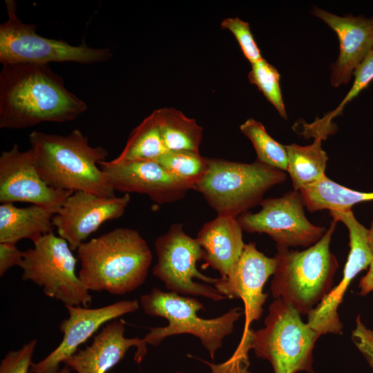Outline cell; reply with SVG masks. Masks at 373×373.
<instances>
[{
	"mask_svg": "<svg viewBox=\"0 0 373 373\" xmlns=\"http://www.w3.org/2000/svg\"><path fill=\"white\" fill-rule=\"evenodd\" d=\"M49 64L3 65L0 72V128L21 129L42 122L63 123L87 110Z\"/></svg>",
	"mask_w": 373,
	"mask_h": 373,
	"instance_id": "cell-1",
	"label": "cell"
},
{
	"mask_svg": "<svg viewBox=\"0 0 373 373\" xmlns=\"http://www.w3.org/2000/svg\"><path fill=\"white\" fill-rule=\"evenodd\" d=\"M78 276L90 291L123 295L142 285L152 262L151 249L140 233L117 228L83 242L77 249Z\"/></svg>",
	"mask_w": 373,
	"mask_h": 373,
	"instance_id": "cell-2",
	"label": "cell"
},
{
	"mask_svg": "<svg viewBox=\"0 0 373 373\" xmlns=\"http://www.w3.org/2000/svg\"><path fill=\"white\" fill-rule=\"evenodd\" d=\"M37 170L50 187L61 191H86L102 197L115 196L99 163L108 151L89 144L78 129L66 135L32 131L29 134Z\"/></svg>",
	"mask_w": 373,
	"mask_h": 373,
	"instance_id": "cell-3",
	"label": "cell"
},
{
	"mask_svg": "<svg viewBox=\"0 0 373 373\" xmlns=\"http://www.w3.org/2000/svg\"><path fill=\"white\" fill-rule=\"evenodd\" d=\"M336 227L333 220L323 237L303 251L277 247L272 296L283 300L300 315H308L333 288L338 263L329 247Z\"/></svg>",
	"mask_w": 373,
	"mask_h": 373,
	"instance_id": "cell-4",
	"label": "cell"
},
{
	"mask_svg": "<svg viewBox=\"0 0 373 373\" xmlns=\"http://www.w3.org/2000/svg\"><path fill=\"white\" fill-rule=\"evenodd\" d=\"M285 179V171L258 160L242 163L207 158V170L195 190L218 216L237 218L260 204L265 193Z\"/></svg>",
	"mask_w": 373,
	"mask_h": 373,
	"instance_id": "cell-5",
	"label": "cell"
},
{
	"mask_svg": "<svg viewBox=\"0 0 373 373\" xmlns=\"http://www.w3.org/2000/svg\"><path fill=\"white\" fill-rule=\"evenodd\" d=\"M140 304L146 314L162 317L168 321L166 326L150 328L143 338L146 344L156 346L168 336L191 334L200 339L212 359L242 315L240 308L234 307L220 316L202 318L198 312L204 309V306L198 300L156 287L140 297Z\"/></svg>",
	"mask_w": 373,
	"mask_h": 373,
	"instance_id": "cell-6",
	"label": "cell"
},
{
	"mask_svg": "<svg viewBox=\"0 0 373 373\" xmlns=\"http://www.w3.org/2000/svg\"><path fill=\"white\" fill-rule=\"evenodd\" d=\"M300 314L280 298L269 307L265 327L251 334V350L266 359L274 373H315L313 350L321 334L304 323Z\"/></svg>",
	"mask_w": 373,
	"mask_h": 373,
	"instance_id": "cell-7",
	"label": "cell"
},
{
	"mask_svg": "<svg viewBox=\"0 0 373 373\" xmlns=\"http://www.w3.org/2000/svg\"><path fill=\"white\" fill-rule=\"evenodd\" d=\"M5 3L8 19L0 25V62L3 66L51 62L92 64L112 57L108 48H93L84 42L73 46L64 40L39 35L35 25L23 23L19 18L15 0H6Z\"/></svg>",
	"mask_w": 373,
	"mask_h": 373,
	"instance_id": "cell-8",
	"label": "cell"
},
{
	"mask_svg": "<svg viewBox=\"0 0 373 373\" xmlns=\"http://www.w3.org/2000/svg\"><path fill=\"white\" fill-rule=\"evenodd\" d=\"M77 262L68 243L52 231L23 251L19 267L22 280L38 285L46 296L65 306L88 307L92 296L76 273Z\"/></svg>",
	"mask_w": 373,
	"mask_h": 373,
	"instance_id": "cell-9",
	"label": "cell"
},
{
	"mask_svg": "<svg viewBox=\"0 0 373 373\" xmlns=\"http://www.w3.org/2000/svg\"><path fill=\"white\" fill-rule=\"evenodd\" d=\"M157 262L153 275L170 291L185 296H201L218 301L225 298L211 286L194 279L215 284L218 278L201 274L196 267L202 259V249L198 240L186 234L181 224H173L155 242Z\"/></svg>",
	"mask_w": 373,
	"mask_h": 373,
	"instance_id": "cell-10",
	"label": "cell"
},
{
	"mask_svg": "<svg viewBox=\"0 0 373 373\" xmlns=\"http://www.w3.org/2000/svg\"><path fill=\"white\" fill-rule=\"evenodd\" d=\"M260 205L258 212H245L237 218L238 221L245 231L268 234L276 242V247H310L327 230L308 220L299 191L293 190L279 198L262 200Z\"/></svg>",
	"mask_w": 373,
	"mask_h": 373,
	"instance_id": "cell-11",
	"label": "cell"
},
{
	"mask_svg": "<svg viewBox=\"0 0 373 373\" xmlns=\"http://www.w3.org/2000/svg\"><path fill=\"white\" fill-rule=\"evenodd\" d=\"M99 166L113 190L147 195L158 204L176 202L195 186L173 175L155 161H102Z\"/></svg>",
	"mask_w": 373,
	"mask_h": 373,
	"instance_id": "cell-12",
	"label": "cell"
},
{
	"mask_svg": "<svg viewBox=\"0 0 373 373\" xmlns=\"http://www.w3.org/2000/svg\"><path fill=\"white\" fill-rule=\"evenodd\" d=\"M73 192L57 190L39 175L31 149L21 151L14 144L0 155V202H28L59 211Z\"/></svg>",
	"mask_w": 373,
	"mask_h": 373,
	"instance_id": "cell-13",
	"label": "cell"
},
{
	"mask_svg": "<svg viewBox=\"0 0 373 373\" xmlns=\"http://www.w3.org/2000/svg\"><path fill=\"white\" fill-rule=\"evenodd\" d=\"M131 200L129 194L102 197L86 191H75L66 200L52 218L59 236L73 251L104 222L120 218Z\"/></svg>",
	"mask_w": 373,
	"mask_h": 373,
	"instance_id": "cell-14",
	"label": "cell"
},
{
	"mask_svg": "<svg viewBox=\"0 0 373 373\" xmlns=\"http://www.w3.org/2000/svg\"><path fill=\"white\" fill-rule=\"evenodd\" d=\"M68 316L59 325L63 338L46 357L31 365L30 373H57L59 365L77 352L79 347L107 323L139 309L137 300H123L110 305L89 308L65 306Z\"/></svg>",
	"mask_w": 373,
	"mask_h": 373,
	"instance_id": "cell-15",
	"label": "cell"
},
{
	"mask_svg": "<svg viewBox=\"0 0 373 373\" xmlns=\"http://www.w3.org/2000/svg\"><path fill=\"white\" fill-rule=\"evenodd\" d=\"M276 267L275 258L266 256L258 251L256 244H245L243 251L229 275L218 278L214 287L228 298H240L245 306V327L247 332L250 324L260 319L262 306L267 298L263 287L274 275Z\"/></svg>",
	"mask_w": 373,
	"mask_h": 373,
	"instance_id": "cell-16",
	"label": "cell"
},
{
	"mask_svg": "<svg viewBox=\"0 0 373 373\" xmlns=\"http://www.w3.org/2000/svg\"><path fill=\"white\" fill-rule=\"evenodd\" d=\"M350 238V252L345 265L341 282L308 314L307 323L321 335L341 334L343 323L338 308L354 278L367 269L373 260V252L368 242V229L359 223L347 227Z\"/></svg>",
	"mask_w": 373,
	"mask_h": 373,
	"instance_id": "cell-17",
	"label": "cell"
},
{
	"mask_svg": "<svg viewBox=\"0 0 373 373\" xmlns=\"http://www.w3.org/2000/svg\"><path fill=\"white\" fill-rule=\"evenodd\" d=\"M312 14L327 23L337 35L339 55L331 65V84L348 83L356 68L373 48V16L340 17L314 7Z\"/></svg>",
	"mask_w": 373,
	"mask_h": 373,
	"instance_id": "cell-18",
	"label": "cell"
},
{
	"mask_svg": "<svg viewBox=\"0 0 373 373\" xmlns=\"http://www.w3.org/2000/svg\"><path fill=\"white\" fill-rule=\"evenodd\" d=\"M124 333V321L114 319L102 327L90 345L77 351L64 363L77 373H106L131 347L136 348L135 361L140 363L147 353L146 343L138 337L126 338Z\"/></svg>",
	"mask_w": 373,
	"mask_h": 373,
	"instance_id": "cell-19",
	"label": "cell"
},
{
	"mask_svg": "<svg viewBox=\"0 0 373 373\" xmlns=\"http://www.w3.org/2000/svg\"><path fill=\"white\" fill-rule=\"evenodd\" d=\"M242 231L237 218L217 216L198 233L205 266L217 270L221 278L229 275L243 251Z\"/></svg>",
	"mask_w": 373,
	"mask_h": 373,
	"instance_id": "cell-20",
	"label": "cell"
},
{
	"mask_svg": "<svg viewBox=\"0 0 373 373\" xmlns=\"http://www.w3.org/2000/svg\"><path fill=\"white\" fill-rule=\"evenodd\" d=\"M59 210L31 204L19 207L12 203L0 205V242H33L53 231L52 218Z\"/></svg>",
	"mask_w": 373,
	"mask_h": 373,
	"instance_id": "cell-21",
	"label": "cell"
},
{
	"mask_svg": "<svg viewBox=\"0 0 373 373\" xmlns=\"http://www.w3.org/2000/svg\"><path fill=\"white\" fill-rule=\"evenodd\" d=\"M321 135H315L314 142L307 146L291 144L285 146L287 153V169L294 190L300 191L326 177L328 157L322 149Z\"/></svg>",
	"mask_w": 373,
	"mask_h": 373,
	"instance_id": "cell-22",
	"label": "cell"
},
{
	"mask_svg": "<svg viewBox=\"0 0 373 373\" xmlns=\"http://www.w3.org/2000/svg\"><path fill=\"white\" fill-rule=\"evenodd\" d=\"M167 151L199 152L203 128L196 121L174 108L153 111Z\"/></svg>",
	"mask_w": 373,
	"mask_h": 373,
	"instance_id": "cell-23",
	"label": "cell"
},
{
	"mask_svg": "<svg viewBox=\"0 0 373 373\" xmlns=\"http://www.w3.org/2000/svg\"><path fill=\"white\" fill-rule=\"evenodd\" d=\"M305 207L310 212L328 209L343 211L353 205L373 200V192H361L341 185L327 176L299 191Z\"/></svg>",
	"mask_w": 373,
	"mask_h": 373,
	"instance_id": "cell-24",
	"label": "cell"
},
{
	"mask_svg": "<svg viewBox=\"0 0 373 373\" xmlns=\"http://www.w3.org/2000/svg\"><path fill=\"white\" fill-rule=\"evenodd\" d=\"M166 151L153 111L131 131L123 150L115 159L155 162Z\"/></svg>",
	"mask_w": 373,
	"mask_h": 373,
	"instance_id": "cell-25",
	"label": "cell"
},
{
	"mask_svg": "<svg viewBox=\"0 0 373 373\" xmlns=\"http://www.w3.org/2000/svg\"><path fill=\"white\" fill-rule=\"evenodd\" d=\"M240 130L253 144L258 161L287 171L288 164L285 146L272 138L261 122L249 118L240 126Z\"/></svg>",
	"mask_w": 373,
	"mask_h": 373,
	"instance_id": "cell-26",
	"label": "cell"
},
{
	"mask_svg": "<svg viewBox=\"0 0 373 373\" xmlns=\"http://www.w3.org/2000/svg\"><path fill=\"white\" fill-rule=\"evenodd\" d=\"M155 162L173 175L195 186L207 170V158L191 151H166Z\"/></svg>",
	"mask_w": 373,
	"mask_h": 373,
	"instance_id": "cell-27",
	"label": "cell"
},
{
	"mask_svg": "<svg viewBox=\"0 0 373 373\" xmlns=\"http://www.w3.org/2000/svg\"><path fill=\"white\" fill-rule=\"evenodd\" d=\"M247 77L274 106L280 115L287 119L280 86V75L277 69L263 59L251 64Z\"/></svg>",
	"mask_w": 373,
	"mask_h": 373,
	"instance_id": "cell-28",
	"label": "cell"
},
{
	"mask_svg": "<svg viewBox=\"0 0 373 373\" xmlns=\"http://www.w3.org/2000/svg\"><path fill=\"white\" fill-rule=\"evenodd\" d=\"M220 26L233 35L244 56L251 64L263 59L247 22L238 17H229L222 21Z\"/></svg>",
	"mask_w": 373,
	"mask_h": 373,
	"instance_id": "cell-29",
	"label": "cell"
},
{
	"mask_svg": "<svg viewBox=\"0 0 373 373\" xmlns=\"http://www.w3.org/2000/svg\"><path fill=\"white\" fill-rule=\"evenodd\" d=\"M354 82L350 90L336 108L327 114L323 120L331 123L332 119L341 114L344 106L354 99L373 81V48L358 66L353 74Z\"/></svg>",
	"mask_w": 373,
	"mask_h": 373,
	"instance_id": "cell-30",
	"label": "cell"
},
{
	"mask_svg": "<svg viewBox=\"0 0 373 373\" xmlns=\"http://www.w3.org/2000/svg\"><path fill=\"white\" fill-rule=\"evenodd\" d=\"M37 343L33 339L17 350L8 352L1 361L0 373H29Z\"/></svg>",
	"mask_w": 373,
	"mask_h": 373,
	"instance_id": "cell-31",
	"label": "cell"
},
{
	"mask_svg": "<svg viewBox=\"0 0 373 373\" xmlns=\"http://www.w3.org/2000/svg\"><path fill=\"white\" fill-rule=\"evenodd\" d=\"M356 323L352 334L353 342L373 368V331L364 325L360 315L357 316Z\"/></svg>",
	"mask_w": 373,
	"mask_h": 373,
	"instance_id": "cell-32",
	"label": "cell"
},
{
	"mask_svg": "<svg viewBox=\"0 0 373 373\" xmlns=\"http://www.w3.org/2000/svg\"><path fill=\"white\" fill-rule=\"evenodd\" d=\"M23 251L19 250L15 243L0 242V276L14 266H20Z\"/></svg>",
	"mask_w": 373,
	"mask_h": 373,
	"instance_id": "cell-33",
	"label": "cell"
},
{
	"mask_svg": "<svg viewBox=\"0 0 373 373\" xmlns=\"http://www.w3.org/2000/svg\"><path fill=\"white\" fill-rule=\"evenodd\" d=\"M369 267L368 271L365 276L361 278L358 284L361 296H365L373 291V260Z\"/></svg>",
	"mask_w": 373,
	"mask_h": 373,
	"instance_id": "cell-34",
	"label": "cell"
},
{
	"mask_svg": "<svg viewBox=\"0 0 373 373\" xmlns=\"http://www.w3.org/2000/svg\"><path fill=\"white\" fill-rule=\"evenodd\" d=\"M368 242L370 249L373 252V220L371 222L370 227L368 229Z\"/></svg>",
	"mask_w": 373,
	"mask_h": 373,
	"instance_id": "cell-35",
	"label": "cell"
},
{
	"mask_svg": "<svg viewBox=\"0 0 373 373\" xmlns=\"http://www.w3.org/2000/svg\"><path fill=\"white\" fill-rule=\"evenodd\" d=\"M70 370L71 369L68 366L65 365L63 368L59 370L57 373H70Z\"/></svg>",
	"mask_w": 373,
	"mask_h": 373,
	"instance_id": "cell-36",
	"label": "cell"
},
{
	"mask_svg": "<svg viewBox=\"0 0 373 373\" xmlns=\"http://www.w3.org/2000/svg\"><path fill=\"white\" fill-rule=\"evenodd\" d=\"M175 373H181V372H175Z\"/></svg>",
	"mask_w": 373,
	"mask_h": 373,
	"instance_id": "cell-37",
	"label": "cell"
}]
</instances>
